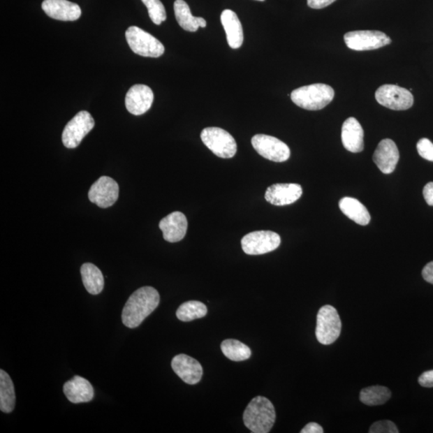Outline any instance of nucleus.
<instances>
[{"label":"nucleus","instance_id":"1a4fd4ad","mask_svg":"<svg viewBox=\"0 0 433 433\" xmlns=\"http://www.w3.org/2000/svg\"><path fill=\"white\" fill-rule=\"evenodd\" d=\"M346 45L355 51L378 50L392 43L391 38L379 31H354L344 35Z\"/></svg>","mask_w":433,"mask_h":433},{"label":"nucleus","instance_id":"bb28decb","mask_svg":"<svg viewBox=\"0 0 433 433\" xmlns=\"http://www.w3.org/2000/svg\"><path fill=\"white\" fill-rule=\"evenodd\" d=\"M391 396V391L388 388L378 386L362 389L360 399L366 405L376 406L386 404Z\"/></svg>","mask_w":433,"mask_h":433},{"label":"nucleus","instance_id":"ddd939ff","mask_svg":"<svg viewBox=\"0 0 433 433\" xmlns=\"http://www.w3.org/2000/svg\"><path fill=\"white\" fill-rule=\"evenodd\" d=\"M153 91L147 85H135L128 91L126 96L127 110L135 116L144 115L153 105Z\"/></svg>","mask_w":433,"mask_h":433},{"label":"nucleus","instance_id":"4be33fe9","mask_svg":"<svg viewBox=\"0 0 433 433\" xmlns=\"http://www.w3.org/2000/svg\"><path fill=\"white\" fill-rule=\"evenodd\" d=\"M173 8L177 23L184 30L194 32L199 28L207 27V21L202 17H194L189 5L184 0H176Z\"/></svg>","mask_w":433,"mask_h":433},{"label":"nucleus","instance_id":"f8f14e48","mask_svg":"<svg viewBox=\"0 0 433 433\" xmlns=\"http://www.w3.org/2000/svg\"><path fill=\"white\" fill-rule=\"evenodd\" d=\"M119 186L115 180L110 177L103 176L91 186L89 198L91 203L101 208L112 207L118 199Z\"/></svg>","mask_w":433,"mask_h":433},{"label":"nucleus","instance_id":"9b49d317","mask_svg":"<svg viewBox=\"0 0 433 433\" xmlns=\"http://www.w3.org/2000/svg\"><path fill=\"white\" fill-rule=\"evenodd\" d=\"M254 149L263 158L274 162H284L290 159L288 145L278 138L265 134H257L251 139Z\"/></svg>","mask_w":433,"mask_h":433},{"label":"nucleus","instance_id":"c756f323","mask_svg":"<svg viewBox=\"0 0 433 433\" xmlns=\"http://www.w3.org/2000/svg\"><path fill=\"white\" fill-rule=\"evenodd\" d=\"M370 433H398L399 430L392 421L380 420L370 427Z\"/></svg>","mask_w":433,"mask_h":433},{"label":"nucleus","instance_id":"a878e982","mask_svg":"<svg viewBox=\"0 0 433 433\" xmlns=\"http://www.w3.org/2000/svg\"><path fill=\"white\" fill-rule=\"evenodd\" d=\"M221 349L226 358L232 361H243L250 358L251 351L249 346L236 339H226Z\"/></svg>","mask_w":433,"mask_h":433},{"label":"nucleus","instance_id":"c85d7f7f","mask_svg":"<svg viewBox=\"0 0 433 433\" xmlns=\"http://www.w3.org/2000/svg\"><path fill=\"white\" fill-rule=\"evenodd\" d=\"M148 9L149 17L156 25L166 20V12L163 3L160 0H142Z\"/></svg>","mask_w":433,"mask_h":433},{"label":"nucleus","instance_id":"20e7f679","mask_svg":"<svg viewBox=\"0 0 433 433\" xmlns=\"http://www.w3.org/2000/svg\"><path fill=\"white\" fill-rule=\"evenodd\" d=\"M126 37L130 48L139 56L158 58L165 52L164 45L156 38L138 27H129Z\"/></svg>","mask_w":433,"mask_h":433},{"label":"nucleus","instance_id":"7ed1b4c3","mask_svg":"<svg viewBox=\"0 0 433 433\" xmlns=\"http://www.w3.org/2000/svg\"><path fill=\"white\" fill-rule=\"evenodd\" d=\"M334 96V89L325 84L302 86L291 94L292 101L297 106L311 111L323 110L333 101Z\"/></svg>","mask_w":433,"mask_h":433},{"label":"nucleus","instance_id":"4468645a","mask_svg":"<svg viewBox=\"0 0 433 433\" xmlns=\"http://www.w3.org/2000/svg\"><path fill=\"white\" fill-rule=\"evenodd\" d=\"M171 366L173 372L182 380L191 386L198 383L203 377V369L200 362L185 354L177 355L173 359Z\"/></svg>","mask_w":433,"mask_h":433},{"label":"nucleus","instance_id":"e433bc0d","mask_svg":"<svg viewBox=\"0 0 433 433\" xmlns=\"http://www.w3.org/2000/svg\"><path fill=\"white\" fill-rule=\"evenodd\" d=\"M257 1H261V2H263V1H265V0H257Z\"/></svg>","mask_w":433,"mask_h":433},{"label":"nucleus","instance_id":"473e14b6","mask_svg":"<svg viewBox=\"0 0 433 433\" xmlns=\"http://www.w3.org/2000/svg\"><path fill=\"white\" fill-rule=\"evenodd\" d=\"M335 0H307L308 6L313 9H322L329 6Z\"/></svg>","mask_w":433,"mask_h":433},{"label":"nucleus","instance_id":"2f4dec72","mask_svg":"<svg viewBox=\"0 0 433 433\" xmlns=\"http://www.w3.org/2000/svg\"><path fill=\"white\" fill-rule=\"evenodd\" d=\"M422 387L432 388L433 387V370L427 371L422 374L418 380Z\"/></svg>","mask_w":433,"mask_h":433},{"label":"nucleus","instance_id":"393cba45","mask_svg":"<svg viewBox=\"0 0 433 433\" xmlns=\"http://www.w3.org/2000/svg\"><path fill=\"white\" fill-rule=\"evenodd\" d=\"M15 406L14 383L8 373L0 370V409L5 413H10Z\"/></svg>","mask_w":433,"mask_h":433},{"label":"nucleus","instance_id":"423d86ee","mask_svg":"<svg viewBox=\"0 0 433 433\" xmlns=\"http://www.w3.org/2000/svg\"><path fill=\"white\" fill-rule=\"evenodd\" d=\"M341 328L342 323L337 309L330 305L321 307L318 312L316 330L318 342L323 345L335 343L339 337Z\"/></svg>","mask_w":433,"mask_h":433},{"label":"nucleus","instance_id":"cd10ccee","mask_svg":"<svg viewBox=\"0 0 433 433\" xmlns=\"http://www.w3.org/2000/svg\"><path fill=\"white\" fill-rule=\"evenodd\" d=\"M207 307L199 301H188L178 307L176 315L183 322L193 321L207 316Z\"/></svg>","mask_w":433,"mask_h":433},{"label":"nucleus","instance_id":"dca6fc26","mask_svg":"<svg viewBox=\"0 0 433 433\" xmlns=\"http://www.w3.org/2000/svg\"><path fill=\"white\" fill-rule=\"evenodd\" d=\"M399 159L397 146L391 139L382 140L373 154V161L384 175H389L396 169Z\"/></svg>","mask_w":433,"mask_h":433},{"label":"nucleus","instance_id":"f03ea898","mask_svg":"<svg viewBox=\"0 0 433 433\" xmlns=\"http://www.w3.org/2000/svg\"><path fill=\"white\" fill-rule=\"evenodd\" d=\"M276 418L274 405L263 397H254L243 414V421L254 433H268L272 430Z\"/></svg>","mask_w":433,"mask_h":433},{"label":"nucleus","instance_id":"6e6552de","mask_svg":"<svg viewBox=\"0 0 433 433\" xmlns=\"http://www.w3.org/2000/svg\"><path fill=\"white\" fill-rule=\"evenodd\" d=\"M241 244L249 256H260L275 251L281 244V237L273 231H254L243 237Z\"/></svg>","mask_w":433,"mask_h":433},{"label":"nucleus","instance_id":"f3484780","mask_svg":"<svg viewBox=\"0 0 433 433\" xmlns=\"http://www.w3.org/2000/svg\"><path fill=\"white\" fill-rule=\"evenodd\" d=\"M159 228L163 233L166 241L180 242L186 235L188 228L186 216L179 211L173 212L161 220Z\"/></svg>","mask_w":433,"mask_h":433},{"label":"nucleus","instance_id":"0eeeda50","mask_svg":"<svg viewBox=\"0 0 433 433\" xmlns=\"http://www.w3.org/2000/svg\"><path fill=\"white\" fill-rule=\"evenodd\" d=\"M94 126V119L89 112H79L64 129L62 142L65 147L77 148Z\"/></svg>","mask_w":433,"mask_h":433},{"label":"nucleus","instance_id":"f257e3e1","mask_svg":"<svg viewBox=\"0 0 433 433\" xmlns=\"http://www.w3.org/2000/svg\"><path fill=\"white\" fill-rule=\"evenodd\" d=\"M160 302L159 291L143 286L130 295L122 311V322L129 328H135L147 318Z\"/></svg>","mask_w":433,"mask_h":433},{"label":"nucleus","instance_id":"39448f33","mask_svg":"<svg viewBox=\"0 0 433 433\" xmlns=\"http://www.w3.org/2000/svg\"><path fill=\"white\" fill-rule=\"evenodd\" d=\"M203 142L221 159H232L237 153V143L232 135L218 127H208L201 133Z\"/></svg>","mask_w":433,"mask_h":433},{"label":"nucleus","instance_id":"6ab92c4d","mask_svg":"<svg viewBox=\"0 0 433 433\" xmlns=\"http://www.w3.org/2000/svg\"><path fill=\"white\" fill-rule=\"evenodd\" d=\"M365 133L361 124L354 117L344 122L341 139L344 147L351 153H360L365 148Z\"/></svg>","mask_w":433,"mask_h":433},{"label":"nucleus","instance_id":"5701e85b","mask_svg":"<svg viewBox=\"0 0 433 433\" xmlns=\"http://www.w3.org/2000/svg\"><path fill=\"white\" fill-rule=\"evenodd\" d=\"M339 207L341 211L355 223L367 226L370 223L371 215L369 212L358 200L345 197L340 200Z\"/></svg>","mask_w":433,"mask_h":433},{"label":"nucleus","instance_id":"412c9836","mask_svg":"<svg viewBox=\"0 0 433 433\" xmlns=\"http://www.w3.org/2000/svg\"><path fill=\"white\" fill-rule=\"evenodd\" d=\"M221 22L226 34L227 42L231 48L237 50L243 43L242 26L237 14L230 9L224 10L221 15Z\"/></svg>","mask_w":433,"mask_h":433},{"label":"nucleus","instance_id":"f704fd0d","mask_svg":"<svg viewBox=\"0 0 433 433\" xmlns=\"http://www.w3.org/2000/svg\"><path fill=\"white\" fill-rule=\"evenodd\" d=\"M422 276L427 283L433 284V261L426 265L422 270Z\"/></svg>","mask_w":433,"mask_h":433},{"label":"nucleus","instance_id":"72a5a7b5","mask_svg":"<svg viewBox=\"0 0 433 433\" xmlns=\"http://www.w3.org/2000/svg\"><path fill=\"white\" fill-rule=\"evenodd\" d=\"M423 195L427 204L433 207V182L427 184L423 189Z\"/></svg>","mask_w":433,"mask_h":433},{"label":"nucleus","instance_id":"9d476101","mask_svg":"<svg viewBox=\"0 0 433 433\" xmlns=\"http://www.w3.org/2000/svg\"><path fill=\"white\" fill-rule=\"evenodd\" d=\"M379 104L392 110H407L413 105V94L408 89L394 85H384L376 91Z\"/></svg>","mask_w":433,"mask_h":433},{"label":"nucleus","instance_id":"c9c22d12","mask_svg":"<svg viewBox=\"0 0 433 433\" xmlns=\"http://www.w3.org/2000/svg\"><path fill=\"white\" fill-rule=\"evenodd\" d=\"M301 433H323V429L322 426L319 425L317 423H311L307 424L300 432Z\"/></svg>","mask_w":433,"mask_h":433},{"label":"nucleus","instance_id":"aec40b11","mask_svg":"<svg viewBox=\"0 0 433 433\" xmlns=\"http://www.w3.org/2000/svg\"><path fill=\"white\" fill-rule=\"evenodd\" d=\"M63 390L65 396L73 404L90 402L94 397L93 386L86 379L79 376L65 383Z\"/></svg>","mask_w":433,"mask_h":433},{"label":"nucleus","instance_id":"2eb2a0df","mask_svg":"<svg viewBox=\"0 0 433 433\" xmlns=\"http://www.w3.org/2000/svg\"><path fill=\"white\" fill-rule=\"evenodd\" d=\"M302 194V189L299 184H274L267 188L265 198L274 205H291L299 200Z\"/></svg>","mask_w":433,"mask_h":433},{"label":"nucleus","instance_id":"a211bd4d","mask_svg":"<svg viewBox=\"0 0 433 433\" xmlns=\"http://www.w3.org/2000/svg\"><path fill=\"white\" fill-rule=\"evenodd\" d=\"M42 9L50 17L61 21H75L81 15L79 5L68 0H45Z\"/></svg>","mask_w":433,"mask_h":433},{"label":"nucleus","instance_id":"7c9ffc66","mask_svg":"<svg viewBox=\"0 0 433 433\" xmlns=\"http://www.w3.org/2000/svg\"><path fill=\"white\" fill-rule=\"evenodd\" d=\"M418 154L425 160L433 161V144L430 140L422 138L416 145Z\"/></svg>","mask_w":433,"mask_h":433},{"label":"nucleus","instance_id":"b1692460","mask_svg":"<svg viewBox=\"0 0 433 433\" xmlns=\"http://www.w3.org/2000/svg\"><path fill=\"white\" fill-rule=\"evenodd\" d=\"M83 284L91 295H98L104 289L105 279L101 270L93 263H85L80 268Z\"/></svg>","mask_w":433,"mask_h":433}]
</instances>
